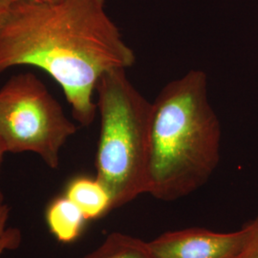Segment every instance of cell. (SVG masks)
<instances>
[{
	"label": "cell",
	"mask_w": 258,
	"mask_h": 258,
	"mask_svg": "<svg viewBox=\"0 0 258 258\" xmlns=\"http://www.w3.org/2000/svg\"><path fill=\"white\" fill-rule=\"evenodd\" d=\"M255 226L253 219L231 232L203 228L167 231L148 242V246L154 258H239Z\"/></svg>",
	"instance_id": "5"
},
{
	"label": "cell",
	"mask_w": 258,
	"mask_h": 258,
	"mask_svg": "<svg viewBox=\"0 0 258 258\" xmlns=\"http://www.w3.org/2000/svg\"><path fill=\"white\" fill-rule=\"evenodd\" d=\"M83 258H154L148 242L121 232H111Z\"/></svg>",
	"instance_id": "8"
},
{
	"label": "cell",
	"mask_w": 258,
	"mask_h": 258,
	"mask_svg": "<svg viewBox=\"0 0 258 258\" xmlns=\"http://www.w3.org/2000/svg\"><path fill=\"white\" fill-rule=\"evenodd\" d=\"M64 195L81 210L87 221L100 219L113 210L110 192L96 176L75 177L66 185Z\"/></svg>",
	"instance_id": "6"
},
{
	"label": "cell",
	"mask_w": 258,
	"mask_h": 258,
	"mask_svg": "<svg viewBox=\"0 0 258 258\" xmlns=\"http://www.w3.org/2000/svg\"><path fill=\"white\" fill-rule=\"evenodd\" d=\"M256 226L255 231L250 237L247 246L242 251L239 258H258V215L254 218Z\"/></svg>",
	"instance_id": "10"
},
{
	"label": "cell",
	"mask_w": 258,
	"mask_h": 258,
	"mask_svg": "<svg viewBox=\"0 0 258 258\" xmlns=\"http://www.w3.org/2000/svg\"><path fill=\"white\" fill-rule=\"evenodd\" d=\"M77 132L62 107L37 76H13L0 89V142L6 153L32 152L52 169Z\"/></svg>",
	"instance_id": "4"
},
{
	"label": "cell",
	"mask_w": 258,
	"mask_h": 258,
	"mask_svg": "<svg viewBox=\"0 0 258 258\" xmlns=\"http://www.w3.org/2000/svg\"><path fill=\"white\" fill-rule=\"evenodd\" d=\"M220 145L206 72L166 83L152 102L147 194L168 202L196 191L218 166Z\"/></svg>",
	"instance_id": "2"
},
{
	"label": "cell",
	"mask_w": 258,
	"mask_h": 258,
	"mask_svg": "<svg viewBox=\"0 0 258 258\" xmlns=\"http://www.w3.org/2000/svg\"><path fill=\"white\" fill-rule=\"evenodd\" d=\"M14 0H0V19Z\"/></svg>",
	"instance_id": "11"
},
{
	"label": "cell",
	"mask_w": 258,
	"mask_h": 258,
	"mask_svg": "<svg viewBox=\"0 0 258 258\" xmlns=\"http://www.w3.org/2000/svg\"><path fill=\"white\" fill-rule=\"evenodd\" d=\"M126 70H112L96 87L101 118L96 177L112 197L113 210L147 194L152 102L129 81Z\"/></svg>",
	"instance_id": "3"
},
{
	"label": "cell",
	"mask_w": 258,
	"mask_h": 258,
	"mask_svg": "<svg viewBox=\"0 0 258 258\" xmlns=\"http://www.w3.org/2000/svg\"><path fill=\"white\" fill-rule=\"evenodd\" d=\"M135 61L134 51L106 13L105 0L13 1L0 19V74L21 65L45 71L83 126L96 118L100 79Z\"/></svg>",
	"instance_id": "1"
},
{
	"label": "cell",
	"mask_w": 258,
	"mask_h": 258,
	"mask_svg": "<svg viewBox=\"0 0 258 258\" xmlns=\"http://www.w3.org/2000/svg\"><path fill=\"white\" fill-rule=\"evenodd\" d=\"M45 222L55 239L63 244H70L81 236L87 220L81 210L62 195L53 199L47 206Z\"/></svg>",
	"instance_id": "7"
},
{
	"label": "cell",
	"mask_w": 258,
	"mask_h": 258,
	"mask_svg": "<svg viewBox=\"0 0 258 258\" xmlns=\"http://www.w3.org/2000/svg\"><path fill=\"white\" fill-rule=\"evenodd\" d=\"M14 1H33V2H39V3H56L63 0H14Z\"/></svg>",
	"instance_id": "12"
},
{
	"label": "cell",
	"mask_w": 258,
	"mask_h": 258,
	"mask_svg": "<svg viewBox=\"0 0 258 258\" xmlns=\"http://www.w3.org/2000/svg\"><path fill=\"white\" fill-rule=\"evenodd\" d=\"M6 151L3 148L1 142H0V169H1V166H2V163H3V159H4V155H5Z\"/></svg>",
	"instance_id": "13"
},
{
	"label": "cell",
	"mask_w": 258,
	"mask_h": 258,
	"mask_svg": "<svg viewBox=\"0 0 258 258\" xmlns=\"http://www.w3.org/2000/svg\"><path fill=\"white\" fill-rule=\"evenodd\" d=\"M11 209L0 190V258L7 251L19 249L22 244V232L10 224Z\"/></svg>",
	"instance_id": "9"
}]
</instances>
